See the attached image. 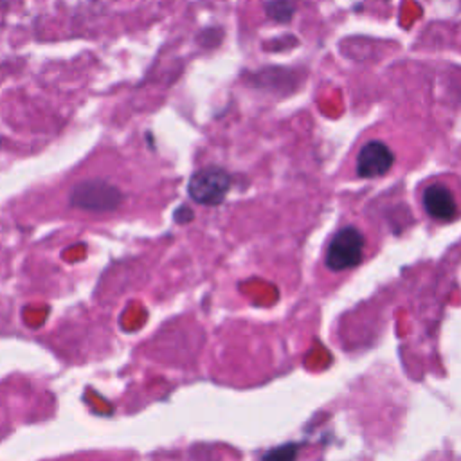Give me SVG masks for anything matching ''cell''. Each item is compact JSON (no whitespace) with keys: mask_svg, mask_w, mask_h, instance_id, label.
Returning <instances> with one entry per match:
<instances>
[{"mask_svg":"<svg viewBox=\"0 0 461 461\" xmlns=\"http://www.w3.org/2000/svg\"><path fill=\"white\" fill-rule=\"evenodd\" d=\"M232 185V178L229 171L220 166H205L196 169L187 182V194L198 205H220L229 189Z\"/></svg>","mask_w":461,"mask_h":461,"instance_id":"7a4b0ae2","label":"cell"},{"mask_svg":"<svg viewBox=\"0 0 461 461\" xmlns=\"http://www.w3.org/2000/svg\"><path fill=\"white\" fill-rule=\"evenodd\" d=\"M295 5H297V0H268L265 4V13L270 20L286 23L292 20L295 13Z\"/></svg>","mask_w":461,"mask_h":461,"instance_id":"8992f818","label":"cell"},{"mask_svg":"<svg viewBox=\"0 0 461 461\" xmlns=\"http://www.w3.org/2000/svg\"><path fill=\"white\" fill-rule=\"evenodd\" d=\"M364 236L355 227L340 229L330 241L326 250V267L333 272L348 270L362 261Z\"/></svg>","mask_w":461,"mask_h":461,"instance_id":"3957f363","label":"cell"},{"mask_svg":"<svg viewBox=\"0 0 461 461\" xmlns=\"http://www.w3.org/2000/svg\"><path fill=\"white\" fill-rule=\"evenodd\" d=\"M394 162L393 151L380 140L364 144L357 155V173L362 178H375L385 175Z\"/></svg>","mask_w":461,"mask_h":461,"instance_id":"277c9868","label":"cell"},{"mask_svg":"<svg viewBox=\"0 0 461 461\" xmlns=\"http://www.w3.org/2000/svg\"><path fill=\"white\" fill-rule=\"evenodd\" d=\"M297 457V447L295 445H283L277 448H272L265 454L263 461H295Z\"/></svg>","mask_w":461,"mask_h":461,"instance_id":"52a82bcc","label":"cell"},{"mask_svg":"<svg viewBox=\"0 0 461 461\" xmlns=\"http://www.w3.org/2000/svg\"><path fill=\"white\" fill-rule=\"evenodd\" d=\"M68 203L86 212H112L122 203V193L104 178H86L74 184L68 193Z\"/></svg>","mask_w":461,"mask_h":461,"instance_id":"6da1fadb","label":"cell"},{"mask_svg":"<svg viewBox=\"0 0 461 461\" xmlns=\"http://www.w3.org/2000/svg\"><path fill=\"white\" fill-rule=\"evenodd\" d=\"M423 207L432 218L443 221H448L457 214L456 198L443 184H430L423 191Z\"/></svg>","mask_w":461,"mask_h":461,"instance_id":"5b68a950","label":"cell"},{"mask_svg":"<svg viewBox=\"0 0 461 461\" xmlns=\"http://www.w3.org/2000/svg\"><path fill=\"white\" fill-rule=\"evenodd\" d=\"M173 220H175V223H178V225H185V223H189V221L194 220V212H193V209H189L187 205H178V207L175 209V212H173Z\"/></svg>","mask_w":461,"mask_h":461,"instance_id":"ba28073f","label":"cell"}]
</instances>
